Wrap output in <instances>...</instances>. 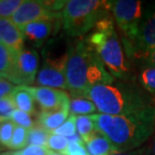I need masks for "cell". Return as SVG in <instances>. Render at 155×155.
Masks as SVG:
<instances>
[{"label":"cell","mask_w":155,"mask_h":155,"mask_svg":"<svg viewBox=\"0 0 155 155\" xmlns=\"http://www.w3.org/2000/svg\"><path fill=\"white\" fill-rule=\"evenodd\" d=\"M96 128L113 145L115 152H128L140 147L155 129V108L151 106L127 116L93 114Z\"/></svg>","instance_id":"1"},{"label":"cell","mask_w":155,"mask_h":155,"mask_svg":"<svg viewBox=\"0 0 155 155\" xmlns=\"http://www.w3.org/2000/svg\"><path fill=\"white\" fill-rule=\"evenodd\" d=\"M65 77L67 90L74 98H85L90 88L112 84L115 81L83 37L75 39L72 44L65 67Z\"/></svg>","instance_id":"2"},{"label":"cell","mask_w":155,"mask_h":155,"mask_svg":"<svg viewBox=\"0 0 155 155\" xmlns=\"http://www.w3.org/2000/svg\"><path fill=\"white\" fill-rule=\"evenodd\" d=\"M85 98L93 102L99 113L112 116H127L153 106L151 96L135 80L94 86Z\"/></svg>","instance_id":"3"},{"label":"cell","mask_w":155,"mask_h":155,"mask_svg":"<svg viewBox=\"0 0 155 155\" xmlns=\"http://www.w3.org/2000/svg\"><path fill=\"white\" fill-rule=\"evenodd\" d=\"M84 39L115 80H135L111 16L100 20Z\"/></svg>","instance_id":"4"},{"label":"cell","mask_w":155,"mask_h":155,"mask_svg":"<svg viewBox=\"0 0 155 155\" xmlns=\"http://www.w3.org/2000/svg\"><path fill=\"white\" fill-rule=\"evenodd\" d=\"M112 1L69 0L61 11L62 28L70 38H82L102 19L110 16Z\"/></svg>","instance_id":"5"},{"label":"cell","mask_w":155,"mask_h":155,"mask_svg":"<svg viewBox=\"0 0 155 155\" xmlns=\"http://www.w3.org/2000/svg\"><path fill=\"white\" fill-rule=\"evenodd\" d=\"M111 12L121 32V41L129 61L142 18L143 4L138 0H117L111 3Z\"/></svg>","instance_id":"6"},{"label":"cell","mask_w":155,"mask_h":155,"mask_svg":"<svg viewBox=\"0 0 155 155\" xmlns=\"http://www.w3.org/2000/svg\"><path fill=\"white\" fill-rule=\"evenodd\" d=\"M155 48V2L143 5V13L129 62L143 65Z\"/></svg>","instance_id":"7"},{"label":"cell","mask_w":155,"mask_h":155,"mask_svg":"<svg viewBox=\"0 0 155 155\" xmlns=\"http://www.w3.org/2000/svg\"><path fill=\"white\" fill-rule=\"evenodd\" d=\"M66 1H23L11 17L18 28L23 30L26 25L43 18L61 15Z\"/></svg>","instance_id":"8"},{"label":"cell","mask_w":155,"mask_h":155,"mask_svg":"<svg viewBox=\"0 0 155 155\" xmlns=\"http://www.w3.org/2000/svg\"><path fill=\"white\" fill-rule=\"evenodd\" d=\"M39 55L33 48H23L17 52L9 82L18 86H28L35 83L38 74Z\"/></svg>","instance_id":"9"},{"label":"cell","mask_w":155,"mask_h":155,"mask_svg":"<svg viewBox=\"0 0 155 155\" xmlns=\"http://www.w3.org/2000/svg\"><path fill=\"white\" fill-rule=\"evenodd\" d=\"M60 26H62V18L61 15H58L31 22L23 28L22 32L25 41L29 44L35 48H41L44 47L50 37L56 36Z\"/></svg>","instance_id":"10"},{"label":"cell","mask_w":155,"mask_h":155,"mask_svg":"<svg viewBox=\"0 0 155 155\" xmlns=\"http://www.w3.org/2000/svg\"><path fill=\"white\" fill-rule=\"evenodd\" d=\"M66 34L56 35L46 42L42 49L44 64L65 72L72 44Z\"/></svg>","instance_id":"11"},{"label":"cell","mask_w":155,"mask_h":155,"mask_svg":"<svg viewBox=\"0 0 155 155\" xmlns=\"http://www.w3.org/2000/svg\"><path fill=\"white\" fill-rule=\"evenodd\" d=\"M30 89L41 111L69 110L70 108L71 100L66 92L44 87H30Z\"/></svg>","instance_id":"12"},{"label":"cell","mask_w":155,"mask_h":155,"mask_svg":"<svg viewBox=\"0 0 155 155\" xmlns=\"http://www.w3.org/2000/svg\"><path fill=\"white\" fill-rule=\"evenodd\" d=\"M0 39L16 52L24 48V34L20 28H18L11 19L0 18Z\"/></svg>","instance_id":"13"},{"label":"cell","mask_w":155,"mask_h":155,"mask_svg":"<svg viewBox=\"0 0 155 155\" xmlns=\"http://www.w3.org/2000/svg\"><path fill=\"white\" fill-rule=\"evenodd\" d=\"M35 84L40 87L62 89L67 90V82L65 77V72L44 64L38 72Z\"/></svg>","instance_id":"14"},{"label":"cell","mask_w":155,"mask_h":155,"mask_svg":"<svg viewBox=\"0 0 155 155\" xmlns=\"http://www.w3.org/2000/svg\"><path fill=\"white\" fill-rule=\"evenodd\" d=\"M11 98L18 110L30 115L36 114L34 97L29 86H17L11 93Z\"/></svg>","instance_id":"15"},{"label":"cell","mask_w":155,"mask_h":155,"mask_svg":"<svg viewBox=\"0 0 155 155\" xmlns=\"http://www.w3.org/2000/svg\"><path fill=\"white\" fill-rule=\"evenodd\" d=\"M69 110L41 111L37 116V123L45 130L52 133L68 119Z\"/></svg>","instance_id":"16"},{"label":"cell","mask_w":155,"mask_h":155,"mask_svg":"<svg viewBox=\"0 0 155 155\" xmlns=\"http://www.w3.org/2000/svg\"><path fill=\"white\" fill-rule=\"evenodd\" d=\"M89 155H111L115 152L109 139L100 131H95L85 142Z\"/></svg>","instance_id":"17"},{"label":"cell","mask_w":155,"mask_h":155,"mask_svg":"<svg viewBox=\"0 0 155 155\" xmlns=\"http://www.w3.org/2000/svg\"><path fill=\"white\" fill-rule=\"evenodd\" d=\"M17 52L0 41V76L8 80L14 69Z\"/></svg>","instance_id":"18"},{"label":"cell","mask_w":155,"mask_h":155,"mask_svg":"<svg viewBox=\"0 0 155 155\" xmlns=\"http://www.w3.org/2000/svg\"><path fill=\"white\" fill-rule=\"evenodd\" d=\"M97 110L95 104L87 98H74L70 102L69 112L74 116H84V115L93 114Z\"/></svg>","instance_id":"19"},{"label":"cell","mask_w":155,"mask_h":155,"mask_svg":"<svg viewBox=\"0 0 155 155\" xmlns=\"http://www.w3.org/2000/svg\"><path fill=\"white\" fill-rule=\"evenodd\" d=\"M76 128L77 133L80 135L85 143L89 137L97 131L96 125L92 118V115H84V116H76Z\"/></svg>","instance_id":"20"},{"label":"cell","mask_w":155,"mask_h":155,"mask_svg":"<svg viewBox=\"0 0 155 155\" xmlns=\"http://www.w3.org/2000/svg\"><path fill=\"white\" fill-rule=\"evenodd\" d=\"M51 133L42 128L40 125L35 123L34 127L28 130V139H27V146H41L47 147L48 139L50 137Z\"/></svg>","instance_id":"21"},{"label":"cell","mask_w":155,"mask_h":155,"mask_svg":"<svg viewBox=\"0 0 155 155\" xmlns=\"http://www.w3.org/2000/svg\"><path fill=\"white\" fill-rule=\"evenodd\" d=\"M138 83L150 96L155 95V68L143 67L138 75Z\"/></svg>","instance_id":"22"},{"label":"cell","mask_w":155,"mask_h":155,"mask_svg":"<svg viewBox=\"0 0 155 155\" xmlns=\"http://www.w3.org/2000/svg\"><path fill=\"white\" fill-rule=\"evenodd\" d=\"M16 124L11 118L3 117L0 121V145L6 148H10L11 140L14 133Z\"/></svg>","instance_id":"23"},{"label":"cell","mask_w":155,"mask_h":155,"mask_svg":"<svg viewBox=\"0 0 155 155\" xmlns=\"http://www.w3.org/2000/svg\"><path fill=\"white\" fill-rule=\"evenodd\" d=\"M27 139H28V130L21 126L16 125L9 149L15 151L24 149L25 147H27Z\"/></svg>","instance_id":"24"},{"label":"cell","mask_w":155,"mask_h":155,"mask_svg":"<svg viewBox=\"0 0 155 155\" xmlns=\"http://www.w3.org/2000/svg\"><path fill=\"white\" fill-rule=\"evenodd\" d=\"M76 133H77L76 116L70 115V116L68 117V119L65 121L60 127H58L57 129L52 132L51 134L59 135V136H63V137H70Z\"/></svg>","instance_id":"25"},{"label":"cell","mask_w":155,"mask_h":155,"mask_svg":"<svg viewBox=\"0 0 155 155\" xmlns=\"http://www.w3.org/2000/svg\"><path fill=\"white\" fill-rule=\"evenodd\" d=\"M22 3L21 0H0V18L10 19Z\"/></svg>","instance_id":"26"},{"label":"cell","mask_w":155,"mask_h":155,"mask_svg":"<svg viewBox=\"0 0 155 155\" xmlns=\"http://www.w3.org/2000/svg\"><path fill=\"white\" fill-rule=\"evenodd\" d=\"M11 119L13 120V122H14L16 125L21 126V127L25 128V129H27V130H30L31 128H33L34 125H35L33 120H32L30 114L25 113V112L18 110V109L13 112Z\"/></svg>","instance_id":"27"},{"label":"cell","mask_w":155,"mask_h":155,"mask_svg":"<svg viewBox=\"0 0 155 155\" xmlns=\"http://www.w3.org/2000/svg\"><path fill=\"white\" fill-rule=\"evenodd\" d=\"M68 145H69V141L67 140L66 137L51 134L47 142V148L49 150L58 151V152H60L63 155L64 151L68 147Z\"/></svg>","instance_id":"28"},{"label":"cell","mask_w":155,"mask_h":155,"mask_svg":"<svg viewBox=\"0 0 155 155\" xmlns=\"http://www.w3.org/2000/svg\"><path fill=\"white\" fill-rule=\"evenodd\" d=\"M15 108L16 106L10 95L2 98L0 100V116L5 118H11L13 112L15 111Z\"/></svg>","instance_id":"29"},{"label":"cell","mask_w":155,"mask_h":155,"mask_svg":"<svg viewBox=\"0 0 155 155\" xmlns=\"http://www.w3.org/2000/svg\"><path fill=\"white\" fill-rule=\"evenodd\" d=\"M63 155H89L84 144L81 143H69Z\"/></svg>","instance_id":"30"},{"label":"cell","mask_w":155,"mask_h":155,"mask_svg":"<svg viewBox=\"0 0 155 155\" xmlns=\"http://www.w3.org/2000/svg\"><path fill=\"white\" fill-rule=\"evenodd\" d=\"M22 155H49L52 151L49 150L47 147L41 146H27L24 149L20 150Z\"/></svg>","instance_id":"31"},{"label":"cell","mask_w":155,"mask_h":155,"mask_svg":"<svg viewBox=\"0 0 155 155\" xmlns=\"http://www.w3.org/2000/svg\"><path fill=\"white\" fill-rule=\"evenodd\" d=\"M14 84H12L11 82H9L6 79H1L0 80V100L4 97L11 95L12 91L14 90Z\"/></svg>","instance_id":"32"},{"label":"cell","mask_w":155,"mask_h":155,"mask_svg":"<svg viewBox=\"0 0 155 155\" xmlns=\"http://www.w3.org/2000/svg\"><path fill=\"white\" fill-rule=\"evenodd\" d=\"M143 67H152L155 68V48L150 52V55H148L146 61L144 62Z\"/></svg>","instance_id":"33"},{"label":"cell","mask_w":155,"mask_h":155,"mask_svg":"<svg viewBox=\"0 0 155 155\" xmlns=\"http://www.w3.org/2000/svg\"><path fill=\"white\" fill-rule=\"evenodd\" d=\"M141 151H128V152H113L111 155H139Z\"/></svg>","instance_id":"34"},{"label":"cell","mask_w":155,"mask_h":155,"mask_svg":"<svg viewBox=\"0 0 155 155\" xmlns=\"http://www.w3.org/2000/svg\"><path fill=\"white\" fill-rule=\"evenodd\" d=\"M0 155H22L21 151H14V152H5V153H1Z\"/></svg>","instance_id":"35"},{"label":"cell","mask_w":155,"mask_h":155,"mask_svg":"<svg viewBox=\"0 0 155 155\" xmlns=\"http://www.w3.org/2000/svg\"><path fill=\"white\" fill-rule=\"evenodd\" d=\"M150 152L152 155H155V139H154V142L152 144V148L150 149Z\"/></svg>","instance_id":"36"},{"label":"cell","mask_w":155,"mask_h":155,"mask_svg":"<svg viewBox=\"0 0 155 155\" xmlns=\"http://www.w3.org/2000/svg\"><path fill=\"white\" fill-rule=\"evenodd\" d=\"M151 102H152L153 107L155 108V95H151Z\"/></svg>","instance_id":"37"},{"label":"cell","mask_w":155,"mask_h":155,"mask_svg":"<svg viewBox=\"0 0 155 155\" xmlns=\"http://www.w3.org/2000/svg\"><path fill=\"white\" fill-rule=\"evenodd\" d=\"M142 152H143V151L141 150V152H140L139 155H142ZM146 155H152V154H151V152H150V150H148V154H146Z\"/></svg>","instance_id":"38"},{"label":"cell","mask_w":155,"mask_h":155,"mask_svg":"<svg viewBox=\"0 0 155 155\" xmlns=\"http://www.w3.org/2000/svg\"><path fill=\"white\" fill-rule=\"evenodd\" d=\"M49 155H62V154H58V153H55V152H51Z\"/></svg>","instance_id":"39"},{"label":"cell","mask_w":155,"mask_h":155,"mask_svg":"<svg viewBox=\"0 0 155 155\" xmlns=\"http://www.w3.org/2000/svg\"><path fill=\"white\" fill-rule=\"evenodd\" d=\"M2 118H3L2 116H0V121H1V119H2ZM1 149H2V146H1V145H0V150H1Z\"/></svg>","instance_id":"40"},{"label":"cell","mask_w":155,"mask_h":155,"mask_svg":"<svg viewBox=\"0 0 155 155\" xmlns=\"http://www.w3.org/2000/svg\"><path fill=\"white\" fill-rule=\"evenodd\" d=\"M1 79H3V78L1 77V76H0V80H1Z\"/></svg>","instance_id":"41"},{"label":"cell","mask_w":155,"mask_h":155,"mask_svg":"<svg viewBox=\"0 0 155 155\" xmlns=\"http://www.w3.org/2000/svg\"><path fill=\"white\" fill-rule=\"evenodd\" d=\"M0 41H1V39H0Z\"/></svg>","instance_id":"42"}]
</instances>
